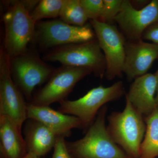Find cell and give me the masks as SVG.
<instances>
[{"label":"cell","instance_id":"1","mask_svg":"<svg viewBox=\"0 0 158 158\" xmlns=\"http://www.w3.org/2000/svg\"><path fill=\"white\" fill-rule=\"evenodd\" d=\"M107 107L99 111L93 123L83 138L72 142L66 141L69 152L76 158H131L115 143L106 124Z\"/></svg>","mask_w":158,"mask_h":158},{"label":"cell","instance_id":"13","mask_svg":"<svg viewBox=\"0 0 158 158\" xmlns=\"http://www.w3.org/2000/svg\"><path fill=\"white\" fill-rule=\"evenodd\" d=\"M27 119L41 123L59 137H69L73 129H83V124L80 118L56 111L49 106L27 103Z\"/></svg>","mask_w":158,"mask_h":158},{"label":"cell","instance_id":"11","mask_svg":"<svg viewBox=\"0 0 158 158\" xmlns=\"http://www.w3.org/2000/svg\"><path fill=\"white\" fill-rule=\"evenodd\" d=\"M114 20L129 39L132 41L141 40L144 31L158 23V1L153 0L138 10L129 1L124 0Z\"/></svg>","mask_w":158,"mask_h":158},{"label":"cell","instance_id":"2","mask_svg":"<svg viewBox=\"0 0 158 158\" xmlns=\"http://www.w3.org/2000/svg\"><path fill=\"white\" fill-rule=\"evenodd\" d=\"M108 131L115 143L131 158H139L146 124L143 116L126 98L124 110L108 116Z\"/></svg>","mask_w":158,"mask_h":158},{"label":"cell","instance_id":"6","mask_svg":"<svg viewBox=\"0 0 158 158\" xmlns=\"http://www.w3.org/2000/svg\"><path fill=\"white\" fill-rule=\"evenodd\" d=\"M10 71L14 83L24 96L32 98L36 86L47 81L54 69L40 58L34 51L10 58Z\"/></svg>","mask_w":158,"mask_h":158},{"label":"cell","instance_id":"4","mask_svg":"<svg viewBox=\"0 0 158 158\" xmlns=\"http://www.w3.org/2000/svg\"><path fill=\"white\" fill-rule=\"evenodd\" d=\"M124 93V87L121 81L116 82L110 87L100 85L91 89L78 99H65L60 102L58 111L80 118L83 129L87 131L101 108L107 103L118 99Z\"/></svg>","mask_w":158,"mask_h":158},{"label":"cell","instance_id":"17","mask_svg":"<svg viewBox=\"0 0 158 158\" xmlns=\"http://www.w3.org/2000/svg\"><path fill=\"white\" fill-rule=\"evenodd\" d=\"M146 131L141 143L139 158L158 157V107L145 117Z\"/></svg>","mask_w":158,"mask_h":158},{"label":"cell","instance_id":"12","mask_svg":"<svg viewBox=\"0 0 158 158\" xmlns=\"http://www.w3.org/2000/svg\"><path fill=\"white\" fill-rule=\"evenodd\" d=\"M158 59V44L141 40L125 44L123 72L129 81L147 73L152 63Z\"/></svg>","mask_w":158,"mask_h":158},{"label":"cell","instance_id":"14","mask_svg":"<svg viewBox=\"0 0 158 158\" xmlns=\"http://www.w3.org/2000/svg\"><path fill=\"white\" fill-rule=\"evenodd\" d=\"M156 91L155 74L146 73L134 80L126 98L138 112L142 116H147L157 107Z\"/></svg>","mask_w":158,"mask_h":158},{"label":"cell","instance_id":"7","mask_svg":"<svg viewBox=\"0 0 158 158\" xmlns=\"http://www.w3.org/2000/svg\"><path fill=\"white\" fill-rule=\"evenodd\" d=\"M14 83L11 73L10 57L3 46L0 51V116L9 117L21 131L27 119V103Z\"/></svg>","mask_w":158,"mask_h":158},{"label":"cell","instance_id":"24","mask_svg":"<svg viewBox=\"0 0 158 158\" xmlns=\"http://www.w3.org/2000/svg\"><path fill=\"white\" fill-rule=\"evenodd\" d=\"M156 76V101L157 106L158 107V69L156 73L155 74Z\"/></svg>","mask_w":158,"mask_h":158},{"label":"cell","instance_id":"5","mask_svg":"<svg viewBox=\"0 0 158 158\" xmlns=\"http://www.w3.org/2000/svg\"><path fill=\"white\" fill-rule=\"evenodd\" d=\"M50 62L89 69L98 77L104 76L106 69L104 55L97 40L58 47L44 56Z\"/></svg>","mask_w":158,"mask_h":158},{"label":"cell","instance_id":"10","mask_svg":"<svg viewBox=\"0 0 158 158\" xmlns=\"http://www.w3.org/2000/svg\"><path fill=\"white\" fill-rule=\"evenodd\" d=\"M106 59L105 76L112 80L121 76L125 59V43L115 26L96 20H90Z\"/></svg>","mask_w":158,"mask_h":158},{"label":"cell","instance_id":"18","mask_svg":"<svg viewBox=\"0 0 158 158\" xmlns=\"http://www.w3.org/2000/svg\"><path fill=\"white\" fill-rule=\"evenodd\" d=\"M60 20L71 25L83 27L88 19L80 0H65Z\"/></svg>","mask_w":158,"mask_h":158},{"label":"cell","instance_id":"16","mask_svg":"<svg viewBox=\"0 0 158 158\" xmlns=\"http://www.w3.org/2000/svg\"><path fill=\"white\" fill-rule=\"evenodd\" d=\"M0 151L4 158H23L27 153L21 131L5 116H0Z\"/></svg>","mask_w":158,"mask_h":158},{"label":"cell","instance_id":"20","mask_svg":"<svg viewBox=\"0 0 158 158\" xmlns=\"http://www.w3.org/2000/svg\"><path fill=\"white\" fill-rule=\"evenodd\" d=\"M85 13L90 20L101 19L103 9V0H80Z\"/></svg>","mask_w":158,"mask_h":158},{"label":"cell","instance_id":"3","mask_svg":"<svg viewBox=\"0 0 158 158\" xmlns=\"http://www.w3.org/2000/svg\"><path fill=\"white\" fill-rule=\"evenodd\" d=\"M3 16L5 28L3 46L10 58L25 52L34 38L36 23L23 1H11Z\"/></svg>","mask_w":158,"mask_h":158},{"label":"cell","instance_id":"23","mask_svg":"<svg viewBox=\"0 0 158 158\" xmlns=\"http://www.w3.org/2000/svg\"><path fill=\"white\" fill-rule=\"evenodd\" d=\"M142 37L158 44V23L150 26L144 31Z\"/></svg>","mask_w":158,"mask_h":158},{"label":"cell","instance_id":"22","mask_svg":"<svg viewBox=\"0 0 158 158\" xmlns=\"http://www.w3.org/2000/svg\"><path fill=\"white\" fill-rule=\"evenodd\" d=\"M52 158H73L69 152L64 137L57 138Z\"/></svg>","mask_w":158,"mask_h":158},{"label":"cell","instance_id":"9","mask_svg":"<svg viewBox=\"0 0 158 158\" xmlns=\"http://www.w3.org/2000/svg\"><path fill=\"white\" fill-rule=\"evenodd\" d=\"M92 73L85 68L62 65L54 70L44 87L35 94L31 103L39 106H49L65 100L77 83Z\"/></svg>","mask_w":158,"mask_h":158},{"label":"cell","instance_id":"15","mask_svg":"<svg viewBox=\"0 0 158 158\" xmlns=\"http://www.w3.org/2000/svg\"><path fill=\"white\" fill-rule=\"evenodd\" d=\"M28 119L24 130L27 151L40 157L54 148L59 137L41 123Z\"/></svg>","mask_w":158,"mask_h":158},{"label":"cell","instance_id":"21","mask_svg":"<svg viewBox=\"0 0 158 158\" xmlns=\"http://www.w3.org/2000/svg\"><path fill=\"white\" fill-rule=\"evenodd\" d=\"M123 2V0H103V9L99 21L106 23L115 19L120 11Z\"/></svg>","mask_w":158,"mask_h":158},{"label":"cell","instance_id":"25","mask_svg":"<svg viewBox=\"0 0 158 158\" xmlns=\"http://www.w3.org/2000/svg\"><path fill=\"white\" fill-rule=\"evenodd\" d=\"M23 158H40L39 157L31 153H27L24 156Z\"/></svg>","mask_w":158,"mask_h":158},{"label":"cell","instance_id":"19","mask_svg":"<svg viewBox=\"0 0 158 158\" xmlns=\"http://www.w3.org/2000/svg\"><path fill=\"white\" fill-rule=\"evenodd\" d=\"M64 1L65 0L39 1L31 12V17L36 23L43 19L59 17Z\"/></svg>","mask_w":158,"mask_h":158},{"label":"cell","instance_id":"8","mask_svg":"<svg viewBox=\"0 0 158 158\" xmlns=\"http://www.w3.org/2000/svg\"><path fill=\"white\" fill-rule=\"evenodd\" d=\"M95 35L88 26L71 25L53 20L36 23L34 38L42 48H48L87 42L94 39Z\"/></svg>","mask_w":158,"mask_h":158}]
</instances>
